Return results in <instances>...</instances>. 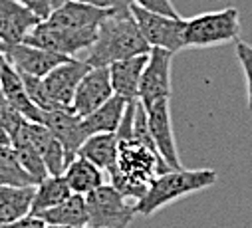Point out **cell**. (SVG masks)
I'll use <instances>...</instances> for the list:
<instances>
[{
  "label": "cell",
  "mask_w": 252,
  "mask_h": 228,
  "mask_svg": "<svg viewBox=\"0 0 252 228\" xmlns=\"http://www.w3.org/2000/svg\"><path fill=\"white\" fill-rule=\"evenodd\" d=\"M149 50L151 46L145 42L129 8L125 12H111L97 26V38L88 50L86 62L92 68H107L113 62L149 54Z\"/></svg>",
  "instance_id": "6da1fadb"
},
{
  "label": "cell",
  "mask_w": 252,
  "mask_h": 228,
  "mask_svg": "<svg viewBox=\"0 0 252 228\" xmlns=\"http://www.w3.org/2000/svg\"><path fill=\"white\" fill-rule=\"evenodd\" d=\"M169 171L161 155L135 139H119L117 159L109 169L111 185L127 199L139 200L151 181Z\"/></svg>",
  "instance_id": "7a4b0ae2"
},
{
  "label": "cell",
  "mask_w": 252,
  "mask_h": 228,
  "mask_svg": "<svg viewBox=\"0 0 252 228\" xmlns=\"http://www.w3.org/2000/svg\"><path fill=\"white\" fill-rule=\"evenodd\" d=\"M219 175L215 169H169L157 175L147 187L145 195L135 200V214L145 218L153 216L157 210L183 197L213 187Z\"/></svg>",
  "instance_id": "3957f363"
},
{
  "label": "cell",
  "mask_w": 252,
  "mask_h": 228,
  "mask_svg": "<svg viewBox=\"0 0 252 228\" xmlns=\"http://www.w3.org/2000/svg\"><path fill=\"white\" fill-rule=\"evenodd\" d=\"M240 36V16L234 6L203 12L187 20L185 46L187 48H211L236 42Z\"/></svg>",
  "instance_id": "277c9868"
},
{
  "label": "cell",
  "mask_w": 252,
  "mask_h": 228,
  "mask_svg": "<svg viewBox=\"0 0 252 228\" xmlns=\"http://www.w3.org/2000/svg\"><path fill=\"white\" fill-rule=\"evenodd\" d=\"M88 226L127 228L135 216V202H129L113 185H101L86 195Z\"/></svg>",
  "instance_id": "5b68a950"
},
{
  "label": "cell",
  "mask_w": 252,
  "mask_h": 228,
  "mask_svg": "<svg viewBox=\"0 0 252 228\" xmlns=\"http://www.w3.org/2000/svg\"><path fill=\"white\" fill-rule=\"evenodd\" d=\"M97 38V28H88V30H72V28H58L48 22H40L38 26L32 28V32L26 36V44L62 54L74 58V56L82 50H90Z\"/></svg>",
  "instance_id": "8992f818"
},
{
  "label": "cell",
  "mask_w": 252,
  "mask_h": 228,
  "mask_svg": "<svg viewBox=\"0 0 252 228\" xmlns=\"http://www.w3.org/2000/svg\"><path fill=\"white\" fill-rule=\"evenodd\" d=\"M131 12H133V18H135L145 42L151 48H163L173 54L187 48L185 46L187 20H183L181 16H177V18L161 16V14H153L143 8H137L133 4H131Z\"/></svg>",
  "instance_id": "52a82bcc"
},
{
  "label": "cell",
  "mask_w": 252,
  "mask_h": 228,
  "mask_svg": "<svg viewBox=\"0 0 252 228\" xmlns=\"http://www.w3.org/2000/svg\"><path fill=\"white\" fill-rule=\"evenodd\" d=\"M173 52L163 48H151L147 54V64L141 74L139 82V97L141 105L151 101L171 97V64H173Z\"/></svg>",
  "instance_id": "ba28073f"
},
{
  "label": "cell",
  "mask_w": 252,
  "mask_h": 228,
  "mask_svg": "<svg viewBox=\"0 0 252 228\" xmlns=\"http://www.w3.org/2000/svg\"><path fill=\"white\" fill-rule=\"evenodd\" d=\"M145 117H147V127L153 137V143L165 161L169 169H181V159L177 153V143H175V133H173V121H171V109H169V97L151 101L143 105Z\"/></svg>",
  "instance_id": "9c48e42d"
},
{
  "label": "cell",
  "mask_w": 252,
  "mask_h": 228,
  "mask_svg": "<svg viewBox=\"0 0 252 228\" xmlns=\"http://www.w3.org/2000/svg\"><path fill=\"white\" fill-rule=\"evenodd\" d=\"M0 52H2V56L8 60V64H12L20 74L34 76V78H44L56 66H60V64H64L66 60H70L68 56L54 54V52L30 46L26 42H20V44H0Z\"/></svg>",
  "instance_id": "30bf717a"
},
{
  "label": "cell",
  "mask_w": 252,
  "mask_h": 228,
  "mask_svg": "<svg viewBox=\"0 0 252 228\" xmlns=\"http://www.w3.org/2000/svg\"><path fill=\"white\" fill-rule=\"evenodd\" d=\"M90 68L92 66L86 60H78V58H70L64 64L56 66L50 74L42 78V84L50 99L60 107H72L74 93Z\"/></svg>",
  "instance_id": "8fae6325"
},
{
  "label": "cell",
  "mask_w": 252,
  "mask_h": 228,
  "mask_svg": "<svg viewBox=\"0 0 252 228\" xmlns=\"http://www.w3.org/2000/svg\"><path fill=\"white\" fill-rule=\"evenodd\" d=\"M42 125H46L56 139L62 143L66 151V161L70 163L80 147L84 145V141L88 139V133L84 129V121L80 115L72 111V107H60V109H52V111H42Z\"/></svg>",
  "instance_id": "7c38bea8"
},
{
  "label": "cell",
  "mask_w": 252,
  "mask_h": 228,
  "mask_svg": "<svg viewBox=\"0 0 252 228\" xmlns=\"http://www.w3.org/2000/svg\"><path fill=\"white\" fill-rule=\"evenodd\" d=\"M111 95H115V93L111 87L109 70L107 68H90L74 93L72 111L80 117H86L97 107H101Z\"/></svg>",
  "instance_id": "4fadbf2b"
},
{
  "label": "cell",
  "mask_w": 252,
  "mask_h": 228,
  "mask_svg": "<svg viewBox=\"0 0 252 228\" xmlns=\"http://www.w3.org/2000/svg\"><path fill=\"white\" fill-rule=\"evenodd\" d=\"M42 20L18 0H0V44H20Z\"/></svg>",
  "instance_id": "5bb4252c"
},
{
  "label": "cell",
  "mask_w": 252,
  "mask_h": 228,
  "mask_svg": "<svg viewBox=\"0 0 252 228\" xmlns=\"http://www.w3.org/2000/svg\"><path fill=\"white\" fill-rule=\"evenodd\" d=\"M0 91H2L6 101L20 113L26 121H32V123L42 121V109L38 105H34V101L28 97L22 74L12 64H8L6 58L2 62V68H0Z\"/></svg>",
  "instance_id": "9a60e30c"
},
{
  "label": "cell",
  "mask_w": 252,
  "mask_h": 228,
  "mask_svg": "<svg viewBox=\"0 0 252 228\" xmlns=\"http://www.w3.org/2000/svg\"><path fill=\"white\" fill-rule=\"evenodd\" d=\"M111 12L95 8L92 4H86L82 0H72L50 12V16L44 20L58 28H72V30H88L97 28Z\"/></svg>",
  "instance_id": "2e32d148"
},
{
  "label": "cell",
  "mask_w": 252,
  "mask_h": 228,
  "mask_svg": "<svg viewBox=\"0 0 252 228\" xmlns=\"http://www.w3.org/2000/svg\"><path fill=\"white\" fill-rule=\"evenodd\" d=\"M145 64H147V54L133 56V58L109 64L107 70H109L113 93L123 97L125 101H137L139 82H141V74H143Z\"/></svg>",
  "instance_id": "e0dca14e"
},
{
  "label": "cell",
  "mask_w": 252,
  "mask_h": 228,
  "mask_svg": "<svg viewBox=\"0 0 252 228\" xmlns=\"http://www.w3.org/2000/svg\"><path fill=\"white\" fill-rule=\"evenodd\" d=\"M26 135L28 141L32 143V147L38 151V155L42 157L48 175H62L64 169L68 165L66 161V151L62 147V143L56 139V135L42 123H32L28 121L26 125Z\"/></svg>",
  "instance_id": "ac0fdd59"
},
{
  "label": "cell",
  "mask_w": 252,
  "mask_h": 228,
  "mask_svg": "<svg viewBox=\"0 0 252 228\" xmlns=\"http://www.w3.org/2000/svg\"><path fill=\"white\" fill-rule=\"evenodd\" d=\"M42 218L50 226H62V228H84L88 226V206L84 195H70L64 202H60L48 210H42L34 214Z\"/></svg>",
  "instance_id": "d6986e66"
},
{
  "label": "cell",
  "mask_w": 252,
  "mask_h": 228,
  "mask_svg": "<svg viewBox=\"0 0 252 228\" xmlns=\"http://www.w3.org/2000/svg\"><path fill=\"white\" fill-rule=\"evenodd\" d=\"M62 177L66 179L70 191L74 195H90L92 191H95L97 187L103 185V173L101 169L95 167L94 163H90L88 159L76 155L64 169Z\"/></svg>",
  "instance_id": "ffe728a7"
},
{
  "label": "cell",
  "mask_w": 252,
  "mask_h": 228,
  "mask_svg": "<svg viewBox=\"0 0 252 228\" xmlns=\"http://www.w3.org/2000/svg\"><path fill=\"white\" fill-rule=\"evenodd\" d=\"M125 107H127V101H125L123 97L111 95L101 107L92 111L90 115L82 117L88 137L95 135V133H115L119 123H121V119H123Z\"/></svg>",
  "instance_id": "44dd1931"
},
{
  "label": "cell",
  "mask_w": 252,
  "mask_h": 228,
  "mask_svg": "<svg viewBox=\"0 0 252 228\" xmlns=\"http://www.w3.org/2000/svg\"><path fill=\"white\" fill-rule=\"evenodd\" d=\"M34 187L0 185V224L20 220L32 212Z\"/></svg>",
  "instance_id": "7402d4cb"
},
{
  "label": "cell",
  "mask_w": 252,
  "mask_h": 228,
  "mask_svg": "<svg viewBox=\"0 0 252 228\" xmlns=\"http://www.w3.org/2000/svg\"><path fill=\"white\" fill-rule=\"evenodd\" d=\"M117 149H119V137L115 133H95L84 141L78 155L88 159L101 171H109L117 159Z\"/></svg>",
  "instance_id": "603a6c76"
},
{
  "label": "cell",
  "mask_w": 252,
  "mask_h": 228,
  "mask_svg": "<svg viewBox=\"0 0 252 228\" xmlns=\"http://www.w3.org/2000/svg\"><path fill=\"white\" fill-rule=\"evenodd\" d=\"M72 195L66 179L62 175H48L42 183L34 187V200H32V212L38 214L42 210H48L60 202H64Z\"/></svg>",
  "instance_id": "cb8c5ba5"
},
{
  "label": "cell",
  "mask_w": 252,
  "mask_h": 228,
  "mask_svg": "<svg viewBox=\"0 0 252 228\" xmlns=\"http://www.w3.org/2000/svg\"><path fill=\"white\" fill-rule=\"evenodd\" d=\"M0 185L10 187H36L28 173L18 163V157L10 145H0Z\"/></svg>",
  "instance_id": "d4e9b609"
},
{
  "label": "cell",
  "mask_w": 252,
  "mask_h": 228,
  "mask_svg": "<svg viewBox=\"0 0 252 228\" xmlns=\"http://www.w3.org/2000/svg\"><path fill=\"white\" fill-rule=\"evenodd\" d=\"M236 58L246 78V105L252 113V46L248 42L236 40Z\"/></svg>",
  "instance_id": "484cf974"
},
{
  "label": "cell",
  "mask_w": 252,
  "mask_h": 228,
  "mask_svg": "<svg viewBox=\"0 0 252 228\" xmlns=\"http://www.w3.org/2000/svg\"><path fill=\"white\" fill-rule=\"evenodd\" d=\"M131 4L137 6V8H143V10H147V12H153V14L173 16V18L179 16V12H177V8L173 6L171 0H131Z\"/></svg>",
  "instance_id": "4316f807"
},
{
  "label": "cell",
  "mask_w": 252,
  "mask_h": 228,
  "mask_svg": "<svg viewBox=\"0 0 252 228\" xmlns=\"http://www.w3.org/2000/svg\"><path fill=\"white\" fill-rule=\"evenodd\" d=\"M82 2L107 10V12H125L131 8V0H82Z\"/></svg>",
  "instance_id": "83f0119b"
},
{
  "label": "cell",
  "mask_w": 252,
  "mask_h": 228,
  "mask_svg": "<svg viewBox=\"0 0 252 228\" xmlns=\"http://www.w3.org/2000/svg\"><path fill=\"white\" fill-rule=\"evenodd\" d=\"M22 6H26L32 14H36L40 20H46L50 16L52 8V0H18Z\"/></svg>",
  "instance_id": "f1b7e54d"
},
{
  "label": "cell",
  "mask_w": 252,
  "mask_h": 228,
  "mask_svg": "<svg viewBox=\"0 0 252 228\" xmlns=\"http://www.w3.org/2000/svg\"><path fill=\"white\" fill-rule=\"evenodd\" d=\"M0 228H46V222L34 214H28L20 220L8 222V224H0Z\"/></svg>",
  "instance_id": "f546056e"
},
{
  "label": "cell",
  "mask_w": 252,
  "mask_h": 228,
  "mask_svg": "<svg viewBox=\"0 0 252 228\" xmlns=\"http://www.w3.org/2000/svg\"><path fill=\"white\" fill-rule=\"evenodd\" d=\"M0 145H10V135H8V131L2 127V123H0Z\"/></svg>",
  "instance_id": "4dcf8cb0"
},
{
  "label": "cell",
  "mask_w": 252,
  "mask_h": 228,
  "mask_svg": "<svg viewBox=\"0 0 252 228\" xmlns=\"http://www.w3.org/2000/svg\"><path fill=\"white\" fill-rule=\"evenodd\" d=\"M66 2H72V0H52V8H58L62 4H66Z\"/></svg>",
  "instance_id": "1f68e13d"
},
{
  "label": "cell",
  "mask_w": 252,
  "mask_h": 228,
  "mask_svg": "<svg viewBox=\"0 0 252 228\" xmlns=\"http://www.w3.org/2000/svg\"><path fill=\"white\" fill-rule=\"evenodd\" d=\"M2 62H4V56H2V52H0V68H2Z\"/></svg>",
  "instance_id": "d6a6232c"
},
{
  "label": "cell",
  "mask_w": 252,
  "mask_h": 228,
  "mask_svg": "<svg viewBox=\"0 0 252 228\" xmlns=\"http://www.w3.org/2000/svg\"><path fill=\"white\" fill-rule=\"evenodd\" d=\"M46 228H62V226H50V224H46Z\"/></svg>",
  "instance_id": "836d02e7"
},
{
  "label": "cell",
  "mask_w": 252,
  "mask_h": 228,
  "mask_svg": "<svg viewBox=\"0 0 252 228\" xmlns=\"http://www.w3.org/2000/svg\"><path fill=\"white\" fill-rule=\"evenodd\" d=\"M84 228H92V226H84Z\"/></svg>",
  "instance_id": "e575fe53"
}]
</instances>
